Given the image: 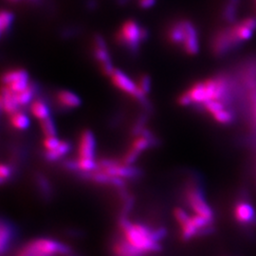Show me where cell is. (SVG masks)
<instances>
[{
	"label": "cell",
	"mask_w": 256,
	"mask_h": 256,
	"mask_svg": "<svg viewBox=\"0 0 256 256\" xmlns=\"http://www.w3.org/2000/svg\"><path fill=\"white\" fill-rule=\"evenodd\" d=\"M57 104L66 108H76L81 104V99L78 95L68 90H60L56 94Z\"/></svg>",
	"instance_id": "9a60e30c"
},
{
	"label": "cell",
	"mask_w": 256,
	"mask_h": 256,
	"mask_svg": "<svg viewBox=\"0 0 256 256\" xmlns=\"http://www.w3.org/2000/svg\"><path fill=\"white\" fill-rule=\"evenodd\" d=\"M61 140H59L58 138L54 136V137H45L43 142H42V146L45 150V152H50L56 149L57 147L60 146L61 144Z\"/></svg>",
	"instance_id": "4316f807"
},
{
	"label": "cell",
	"mask_w": 256,
	"mask_h": 256,
	"mask_svg": "<svg viewBox=\"0 0 256 256\" xmlns=\"http://www.w3.org/2000/svg\"><path fill=\"white\" fill-rule=\"evenodd\" d=\"M210 223H212L210 220H208L198 214L190 216V218L185 222L178 225L180 229V236L184 240H189L194 236H198V234L202 230L206 229Z\"/></svg>",
	"instance_id": "ba28073f"
},
{
	"label": "cell",
	"mask_w": 256,
	"mask_h": 256,
	"mask_svg": "<svg viewBox=\"0 0 256 256\" xmlns=\"http://www.w3.org/2000/svg\"><path fill=\"white\" fill-rule=\"evenodd\" d=\"M138 86L140 90L146 96L151 88V78L148 75H142L138 80Z\"/></svg>",
	"instance_id": "83f0119b"
},
{
	"label": "cell",
	"mask_w": 256,
	"mask_h": 256,
	"mask_svg": "<svg viewBox=\"0 0 256 256\" xmlns=\"http://www.w3.org/2000/svg\"><path fill=\"white\" fill-rule=\"evenodd\" d=\"M14 14L12 12L7 10H3L1 12V14H0V32H1L2 36H4L9 30L10 28L14 22Z\"/></svg>",
	"instance_id": "44dd1931"
},
{
	"label": "cell",
	"mask_w": 256,
	"mask_h": 256,
	"mask_svg": "<svg viewBox=\"0 0 256 256\" xmlns=\"http://www.w3.org/2000/svg\"><path fill=\"white\" fill-rule=\"evenodd\" d=\"M70 149V146L68 142L62 140L60 146L57 147L54 150L46 152V158L48 160H57L61 158H63L66 154L68 153Z\"/></svg>",
	"instance_id": "ffe728a7"
},
{
	"label": "cell",
	"mask_w": 256,
	"mask_h": 256,
	"mask_svg": "<svg viewBox=\"0 0 256 256\" xmlns=\"http://www.w3.org/2000/svg\"><path fill=\"white\" fill-rule=\"evenodd\" d=\"M10 1H14V2H16V1H18V0H10Z\"/></svg>",
	"instance_id": "d6a6232c"
},
{
	"label": "cell",
	"mask_w": 256,
	"mask_h": 256,
	"mask_svg": "<svg viewBox=\"0 0 256 256\" xmlns=\"http://www.w3.org/2000/svg\"><path fill=\"white\" fill-rule=\"evenodd\" d=\"M122 239L134 248L142 256L154 252L160 248V230H154L140 223L124 221L122 224Z\"/></svg>",
	"instance_id": "6da1fadb"
},
{
	"label": "cell",
	"mask_w": 256,
	"mask_h": 256,
	"mask_svg": "<svg viewBox=\"0 0 256 256\" xmlns=\"http://www.w3.org/2000/svg\"><path fill=\"white\" fill-rule=\"evenodd\" d=\"M28 79H30L28 74L25 70H22V68L10 70L2 75L3 86H7L12 82L20 81V80H28Z\"/></svg>",
	"instance_id": "ac0fdd59"
},
{
	"label": "cell",
	"mask_w": 256,
	"mask_h": 256,
	"mask_svg": "<svg viewBox=\"0 0 256 256\" xmlns=\"http://www.w3.org/2000/svg\"><path fill=\"white\" fill-rule=\"evenodd\" d=\"M96 170H99L102 173L108 176L110 178L119 180L131 178L136 174V170L130 165L126 164L122 162H118L110 160H102Z\"/></svg>",
	"instance_id": "52a82bcc"
},
{
	"label": "cell",
	"mask_w": 256,
	"mask_h": 256,
	"mask_svg": "<svg viewBox=\"0 0 256 256\" xmlns=\"http://www.w3.org/2000/svg\"><path fill=\"white\" fill-rule=\"evenodd\" d=\"M30 256H57L66 254L68 248L50 238H38L22 248Z\"/></svg>",
	"instance_id": "3957f363"
},
{
	"label": "cell",
	"mask_w": 256,
	"mask_h": 256,
	"mask_svg": "<svg viewBox=\"0 0 256 256\" xmlns=\"http://www.w3.org/2000/svg\"><path fill=\"white\" fill-rule=\"evenodd\" d=\"M110 79L112 84L120 92H124L129 96L138 100H142L146 97L142 94V92L140 90L137 82H134L129 76L118 68H115L113 74L110 75Z\"/></svg>",
	"instance_id": "8992f818"
},
{
	"label": "cell",
	"mask_w": 256,
	"mask_h": 256,
	"mask_svg": "<svg viewBox=\"0 0 256 256\" xmlns=\"http://www.w3.org/2000/svg\"><path fill=\"white\" fill-rule=\"evenodd\" d=\"M185 37H186L185 19L176 21L167 28V39L172 45L180 46L182 48Z\"/></svg>",
	"instance_id": "7c38bea8"
},
{
	"label": "cell",
	"mask_w": 256,
	"mask_h": 256,
	"mask_svg": "<svg viewBox=\"0 0 256 256\" xmlns=\"http://www.w3.org/2000/svg\"><path fill=\"white\" fill-rule=\"evenodd\" d=\"M174 216L176 223L180 225L190 218V214L182 208H176L174 210Z\"/></svg>",
	"instance_id": "f1b7e54d"
},
{
	"label": "cell",
	"mask_w": 256,
	"mask_h": 256,
	"mask_svg": "<svg viewBox=\"0 0 256 256\" xmlns=\"http://www.w3.org/2000/svg\"><path fill=\"white\" fill-rule=\"evenodd\" d=\"M186 200L194 214H198L208 220L212 221L214 212L209 204L206 202L202 191L194 186H190L185 192Z\"/></svg>",
	"instance_id": "277c9868"
},
{
	"label": "cell",
	"mask_w": 256,
	"mask_h": 256,
	"mask_svg": "<svg viewBox=\"0 0 256 256\" xmlns=\"http://www.w3.org/2000/svg\"><path fill=\"white\" fill-rule=\"evenodd\" d=\"M149 146H150V142L146 136H138L135 138L131 142V146L129 148V150L124 156L122 162L128 165L132 164L137 160L138 156L140 155V153L147 149V147Z\"/></svg>",
	"instance_id": "8fae6325"
},
{
	"label": "cell",
	"mask_w": 256,
	"mask_h": 256,
	"mask_svg": "<svg viewBox=\"0 0 256 256\" xmlns=\"http://www.w3.org/2000/svg\"><path fill=\"white\" fill-rule=\"evenodd\" d=\"M0 104H1V110L8 114L10 115L12 113H14L16 111L18 110L19 106L16 102V97H14V93L10 92L6 86H2V92H1V99H0Z\"/></svg>",
	"instance_id": "5bb4252c"
},
{
	"label": "cell",
	"mask_w": 256,
	"mask_h": 256,
	"mask_svg": "<svg viewBox=\"0 0 256 256\" xmlns=\"http://www.w3.org/2000/svg\"><path fill=\"white\" fill-rule=\"evenodd\" d=\"M40 128L44 137H54L56 136V128L54 122L50 117L40 120Z\"/></svg>",
	"instance_id": "603a6c76"
},
{
	"label": "cell",
	"mask_w": 256,
	"mask_h": 256,
	"mask_svg": "<svg viewBox=\"0 0 256 256\" xmlns=\"http://www.w3.org/2000/svg\"><path fill=\"white\" fill-rule=\"evenodd\" d=\"M212 117H214V120H216L218 122L222 124H230L234 119V116L232 112L227 110H221L220 112H218L216 114H214Z\"/></svg>",
	"instance_id": "484cf974"
},
{
	"label": "cell",
	"mask_w": 256,
	"mask_h": 256,
	"mask_svg": "<svg viewBox=\"0 0 256 256\" xmlns=\"http://www.w3.org/2000/svg\"><path fill=\"white\" fill-rule=\"evenodd\" d=\"M34 94V90L32 86H30L23 92L14 93V97L19 106H24L28 104L30 102H32Z\"/></svg>",
	"instance_id": "7402d4cb"
},
{
	"label": "cell",
	"mask_w": 256,
	"mask_h": 256,
	"mask_svg": "<svg viewBox=\"0 0 256 256\" xmlns=\"http://www.w3.org/2000/svg\"><path fill=\"white\" fill-rule=\"evenodd\" d=\"M138 3L142 9H149L155 5L156 0H138Z\"/></svg>",
	"instance_id": "4dcf8cb0"
},
{
	"label": "cell",
	"mask_w": 256,
	"mask_h": 256,
	"mask_svg": "<svg viewBox=\"0 0 256 256\" xmlns=\"http://www.w3.org/2000/svg\"><path fill=\"white\" fill-rule=\"evenodd\" d=\"M95 138L90 130L82 131L79 138L78 144V158L77 160H94L95 154Z\"/></svg>",
	"instance_id": "9c48e42d"
},
{
	"label": "cell",
	"mask_w": 256,
	"mask_h": 256,
	"mask_svg": "<svg viewBox=\"0 0 256 256\" xmlns=\"http://www.w3.org/2000/svg\"><path fill=\"white\" fill-rule=\"evenodd\" d=\"M10 124L14 129L24 130L27 129L30 126V119L24 112L16 111L14 113L10 114L9 116Z\"/></svg>",
	"instance_id": "d6986e66"
},
{
	"label": "cell",
	"mask_w": 256,
	"mask_h": 256,
	"mask_svg": "<svg viewBox=\"0 0 256 256\" xmlns=\"http://www.w3.org/2000/svg\"><path fill=\"white\" fill-rule=\"evenodd\" d=\"M149 32L146 28L140 27L135 20H128L122 24L116 34V41L131 52H137L140 44L146 41Z\"/></svg>",
	"instance_id": "7a4b0ae2"
},
{
	"label": "cell",
	"mask_w": 256,
	"mask_h": 256,
	"mask_svg": "<svg viewBox=\"0 0 256 256\" xmlns=\"http://www.w3.org/2000/svg\"><path fill=\"white\" fill-rule=\"evenodd\" d=\"M93 55L95 60L100 64L102 74L110 77L115 70V68L112 63L106 42L100 34L95 36L93 39Z\"/></svg>",
	"instance_id": "5b68a950"
},
{
	"label": "cell",
	"mask_w": 256,
	"mask_h": 256,
	"mask_svg": "<svg viewBox=\"0 0 256 256\" xmlns=\"http://www.w3.org/2000/svg\"><path fill=\"white\" fill-rule=\"evenodd\" d=\"M112 250L114 256H142L138 250L131 247L124 239L116 241L113 245Z\"/></svg>",
	"instance_id": "2e32d148"
},
{
	"label": "cell",
	"mask_w": 256,
	"mask_h": 256,
	"mask_svg": "<svg viewBox=\"0 0 256 256\" xmlns=\"http://www.w3.org/2000/svg\"><path fill=\"white\" fill-rule=\"evenodd\" d=\"M234 216L241 224L252 223L256 220L254 207L246 202H238L234 209Z\"/></svg>",
	"instance_id": "4fadbf2b"
},
{
	"label": "cell",
	"mask_w": 256,
	"mask_h": 256,
	"mask_svg": "<svg viewBox=\"0 0 256 256\" xmlns=\"http://www.w3.org/2000/svg\"><path fill=\"white\" fill-rule=\"evenodd\" d=\"M203 106H204V110H206L208 113H210L212 116H214L221 110H225V104L223 102L218 101V100L207 102L203 104Z\"/></svg>",
	"instance_id": "d4e9b609"
},
{
	"label": "cell",
	"mask_w": 256,
	"mask_h": 256,
	"mask_svg": "<svg viewBox=\"0 0 256 256\" xmlns=\"http://www.w3.org/2000/svg\"><path fill=\"white\" fill-rule=\"evenodd\" d=\"M30 112H32V115L36 119L39 120H45L48 118V117H50L48 106H46L45 102L43 100H40V99H37V100L32 102Z\"/></svg>",
	"instance_id": "e0dca14e"
},
{
	"label": "cell",
	"mask_w": 256,
	"mask_h": 256,
	"mask_svg": "<svg viewBox=\"0 0 256 256\" xmlns=\"http://www.w3.org/2000/svg\"><path fill=\"white\" fill-rule=\"evenodd\" d=\"M10 174V169L9 166L6 164H1L0 166V180L1 182H5Z\"/></svg>",
	"instance_id": "f546056e"
},
{
	"label": "cell",
	"mask_w": 256,
	"mask_h": 256,
	"mask_svg": "<svg viewBox=\"0 0 256 256\" xmlns=\"http://www.w3.org/2000/svg\"><path fill=\"white\" fill-rule=\"evenodd\" d=\"M10 236H12V232H10L9 226L7 224H5L4 222H2L1 227H0V248H1L2 252H4L6 250V248H8Z\"/></svg>",
	"instance_id": "cb8c5ba5"
},
{
	"label": "cell",
	"mask_w": 256,
	"mask_h": 256,
	"mask_svg": "<svg viewBox=\"0 0 256 256\" xmlns=\"http://www.w3.org/2000/svg\"><path fill=\"white\" fill-rule=\"evenodd\" d=\"M18 256H30L28 252H26L23 248L19 252L18 254Z\"/></svg>",
	"instance_id": "1f68e13d"
},
{
	"label": "cell",
	"mask_w": 256,
	"mask_h": 256,
	"mask_svg": "<svg viewBox=\"0 0 256 256\" xmlns=\"http://www.w3.org/2000/svg\"><path fill=\"white\" fill-rule=\"evenodd\" d=\"M186 37L183 44L182 50L188 55H196L200 50L198 32L196 26L190 20L185 19Z\"/></svg>",
	"instance_id": "30bf717a"
}]
</instances>
